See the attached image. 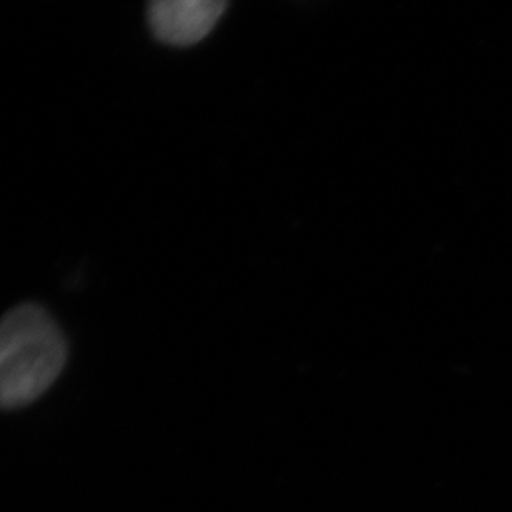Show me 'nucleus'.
I'll use <instances>...</instances> for the list:
<instances>
[{
  "mask_svg": "<svg viewBox=\"0 0 512 512\" xmlns=\"http://www.w3.org/2000/svg\"><path fill=\"white\" fill-rule=\"evenodd\" d=\"M69 360L64 331L44 306L24 303L0 320V409H19L49 391Z\"/></svg>",
  "mask_w": 512,
  "mask_h": 512,
  "instance_id": "nucleus-1",
  "label": "nucleus"
},
{
  "mask_svg": "<svg viewBox=\"0 0 512 512\" xmlns=\"http://www.w3.org/2000/svg\"><path fill=\"white\" fill-rule=\"evenodd\" d=\"M228 0H148L152 34L173 47L198 44L217 27Z\"/></svg>",
  "mask_w": 512,
  "mask_h": 512,
  "instance_id": "nucleus-2",
  "label": "nucleus"
}]
</instances>
